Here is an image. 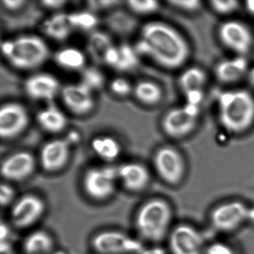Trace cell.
Masks as SVG:
<instances>
[{"instance_id": "cell-1", "label": "cell", "mask_w": 254, "mask_h": 254, "mask_svg": "<svg viewBox=\"0 0 254 254\" xmlns=\"http://www.w3.org/2000/svg\"><path fill=\"white\" fill-rule=\"evenodd\" d=\"M134 49L139 57L148 58L168 69L184 66L190 56V45L184 35L160 21L149 22L142 27Z\"/></svg>"}, {"instance_id": "cell-2", "label": "cell", "mask_w": 254, "mask_h": 254, "mask_svg": "<svg viewBox=\"0 0 254 254\" xmlns=\"http://www.w3.org/2000/svg\"><path fill=\"white\" fill-rule=\"evenodd\" d=\"M218 118L221 127L233 134H240L254 124V94L246 89L222 92L217 101Z\"/></svg>"}, {"instance_id": "cell-3", "label": "cell", "mask_w": 254, "mask_h": 254, "mask_svg": "<svg viewBox=\"0 0 254 254\" xmlns=\"http://www.w3.org/2000/svg\"><path fill=\"white\" fill-rule=\"evenodd\" d=\"M172 219L169 203L161 198L144 202L135 215V227L139 236L148 242H161L169 234Z\"/></svg>"}, {"instance_id": "cell-4", "label": "cell", "mask_w": 254, "mask_h": 254, "mask_svg": "<svg viewBox=\"0 0 254 254\" xmlns=\"http://www.w3.org/2000/svg\"><path fill=\"white\" fill-rule=\"evenodd\" d=\"M2 53L11 66L22 70H31L45 63L50 50L40 37L23 35L2 42Z\"/></svg>"}, {"instance_id": "cell-5", "label": "cell", "mask_w": 254, "mask_h": 254, "mask_svg": "<svg viewBox=\"0 0 254 254\" xmlns=\"http://www.w3.org/2000/svg\"><path fill=\"white\" fill-rule=\"evenodd\" d=\"M200 117V105L186 102L166 113L162 120V128L169 137L181 139L195 129Z\"/></svg>"}, {"instance_id": "cell-6", "label": "cell", "mask_w": 254, "mask_h": 254, "mask_svg": "<svg viewBox=\"0 0 254 254\" xmlns=\"http://www.w3.org/2000/svg\"><path fill=\"white\" fill-rule=\"evenodd\" d=\"M118 180L117 168H90L86 171L83 177V190L92 200L104 201L114 195Z\"/></svg>"}, {"instance_id": "cell-7", "label": "cell", "mask_w": 254, "mask_h": 254, "mask_svg": "<svg viewBox=\"0 0 254 254\" xmlns=\"http://www.w3.org/2000/svg\"><path fill=\"white\" fill-rule=\"evenodd\" d=\"M91 247L98 254H139L144 249L139 239L119 230H104L95 234Z\"/></svg>"}, {"instance_id": "cell-8", "label": "cell", "mask_w": 254, "mask_h": 254, "mask_svg": "<svg viewBox=\"0 0 254 254\" xmlns=\"http://www.w3.org/2000/svg\"><path fill=\"white\" fill-rule=\"evenodd\" d=\"M218 36L221 44L234 56L246 57L254 46L252 32L240 20H228L221 23L218 29Z\"/></svg>"}, {"instance_id": "cell-9", "label": "cell", "mask_w": 254, "mask_h": 254, "mask_svg": "<svg viewBox=\"0 0 254 254\" xmlns=\"http://www.w3.org/2000/svg\"><path fill=\"white\" fill-rule=\"evenodd\" d=\"M46 209L45 201L41 196L28 193L20 196L11 205L10 219L16 228H29L42 218Z\"/></svg>"}, {"instance_id": "cell-10", "label": "cell", "mask_w": 254, "mask_h": 254, "mask_svg": "<svg viewBox=\"0 0 254 254\" xmlns=\"http://www.w3.org/2000/svg\"><path fill=\"white\" fill-rule=\"evenodd\" d=\"M154 166L158 176L169 185H176L185 174V163L181 153L173 147L159 148L154 156Z\"/></svg>"}, {"instance_id": "cell-11", "label": "cell", "mask_w": 254, "mask_h": 254, "mask_svg": "<svg viewBox=\"0 0 254 254\" xmlns=\"http://www.w3.org/2000/svg\"><path fill=\"white\" fill-rule=\"evenodd\" d=\"M251 208L240 201H230L217 206L211 214V223L215 230L230 232L246 221H251Z\"/></svg>"}, {"instance_id": "cell-12", "label": "cell", "mask_w": 254, "mask_h": 254, "mask_svg": "<svg viewBox=\"0 0 254 254\" xmlns=\"http://www.w3.org/2000/svg\"><path fill=\"white\" fill-rule=\"evenodd\" d=\"M29 123L26 108L18 102L3 104L0 108V136L2 139H10L21 134Z\"/></svg>"}, {"instance_id": "cell-13", "label": "cell", "mask_w": 254, "mask_h": 254, "mask_svg": "<svg viewBox=\"0 0 254 254\" xmlns=\"http://www.w3.org/2000/svg\"><path fill=\"white\" fill-rule=\"evenodd\" d=\"M73 145L67 136L46 142L40 153L39 161L42 169L49 173L62 170L69 161Z\"/></svg>"}, {"instance_id": "cell-14", "label": "cell", "mask_w": 254, "mask_h": 254, "mask_svg": "<svg viewBox=\"0 0 254 254\" xmlns=\"http://www.w3.org/2000/svg\"><path fill=\"white\" fill-rule=\"evenodd\" d=\"M203 239L198 230L187 224L177 226L169 235L172 254H203Z\"/></svg>"}, {"instance_id": "cell-15", "label": "cell", "mask_w": 254, "mask_h": 254, "mask_svg": "<svg viewBox=\"0 0 254 254\" xmlns=\"http://www.w3.org/2000/svg\"><path fill=\"white\" fill-rule=\"evenodd\" d=\"M35 156L27 151L13 153L1 164V175L8 181H23L33 175L36 169Z\"/></svg>"}, {"instance_id": "cell-16", "label": "cell", "mask_w": 254, "mask_h": 254, "mask_svg": "<svg viewBox=\"0 0 254 254\" xmlns=\"http://www.w3.org/2000/svg\"><path fill=\"white\" fill-rule=\"evenodd\" d=\"M61 96L66 108L75 115L89 114L95 107L93 92L81 82L65 86L61 90Z\"/></svg>"}, {"instance_id": "cell-17", "label": "cell", "mask_w": 254, "mask_h": 254, "mask_svg": "<svg viewBox=\"0 0 254 254\" xmlns=\"http://www.w3.org/2000/svg\"><path fill=\"white\" fill-rule=\"evenodd\" d=\"M207 84L206 72L198 66H190L184 69L178 78L180 90L186 98V102L200 105L203 92Z\"/></svg>"}, {"instance_id": "cell-18", "label": "cell", "mask_w": 254, "mask_h": 254, "mask_svg": "<svg viewBox=\"0 0 254 254\" xmlns=\"http://www.w3.org/2000/svg\"><path fill=\"white\" fill-rule=\"evenodd\" d=\"M24 90L31 99L51 102L62 89L56 77L41 72L34 74L26 80Z\"/></svg>"}, {"instance_id": "cell-19", "label": "cell", "mask_w": 254, "mask_h": 254, "mask_svg": "<svg viewBox=\"0 0 254 254\" xmlns=\"http://www.w3.org/2000/svg\"><path fill=\"white\" fill-rule=\"evenodd\" d=\"M118 170V179L127 191L140 192L149 185L151 174L145 165L136 162L124 163Z\"/></svg>"}, {"instance_id": "cell-20", "label": "cell", "mask_w": 254, "mask_h": 254, "mask_svg": "<svg viewBox=\"0 0 254 254\" xmlns=\"http://www.w3.org/2000/svg\"><path fill=\"white\" fill-rule=\"evenodd\" d=\"M250 69L246 58L234 56L220 61L215 65L214 73L221 84H236L244 78H247Z\"/></svg>"}, {"instance_id": "cell-21", "label": "cell", "mask_w": 254, "mask_h": 254, "mask_svg": "<svg viewBox=\"0 0 254 254\" xmlns=\"http://www.w3.org/2000/svg\"><path fill=\"white\" fill-rule=\"evenodd\" d=\"M37 121L44 130L50 133H59L64 130L67 125V119L63 111L53 104H50L38 113Z\"/></svg>"}, {"instance_id": "cell-22", "label": "cell", "mask_w": 254, "mask_h": 254, "mask_svg": "<svg viewBox=\"0 0 254 254\" xmlns=\"http://www.w3.org/2000/svg\"><path fill=\"white\" fill-rule=\"evenodd\" d=\"M72 28L68 20V14L58 13L46 19L42 23V31L47 37L62 41L70 35Z\"/></svg>"}, {"instance_id": "cell-23", "label": "cell", "mask_w": 254, "mask_h": 254, "mask_svg": "<svg viewBox=\"0 0 254 254\" xmlns=\"http://www.w3.org/2000/svg\"><path fill=\"white\" fill-rule=\"evenodd\" d=\"M55 241L45 230H35L29 233L23 241V251L26 254H47L53 251Z\"/></svg>"}, {"instance_id": "cell-24", "label": "cell", "mask_w": 254, "mask_h": 254, "mask_svg": "<svg viewBox=\"0 0 254 254\" xmlns=\"http://www.w3.org/2000/svg\"><path fill=\"white\" fill-rule=\"evenodd\" d=\"M91 148L98 157L107 162L117 160L122 151L121 145L119 141L106 135L93 138L91 141Z\"/></svg>"}, {"instance_id": "cell-25", "label": "cell", "mask_w": 254, "mask_h": 254, "mask_svg": "<svg viewBox=\"0 0 254 254\" xmlns=\"http://www.w3.org/2000/svg\"><path fill=\"white\" fill-rule=\"evenodd\" d=\"M133 94L138 102L148 106H153L161 101L163 90L154 81L142 80L133 86Z\"/></svg>"}, {"instance_id": "cell-26", "label": "cell", "mask_w": 254, "mask_h": 254, "mask_svg": "<svg viewBox=\"0 0 254 254\" xmlns=\"http://www.w3.org/2000/svg\"><path fill=\"white\" fill-rule=\"evenodd\" d=\"M55 61L61 67L68 70L84 69L86 57L83 52L75 47H65L55 55Z\"/></svg>"}, {"instance_id": "cell-27", "label": "cell", "mask_w": 254, "mask_h": 254, "mask_svg": "<svg viewBox=\"0 0 254 254\" xmlns=\"http://www.w3.org/2000/svg\"><path fill=\"white\" fill-rule=\"evenodd\" d=\"M120 59L116 69L120 72H127L137 66L139 64V55L135 50L134 47L124 44L119 46Z\"/></svg>"}, {"instance_id": "cell-28", "label": "cell", "mask_w": 254, "mask_h": 254, "mask_svg": "<svg viewBox=\"0 0 254 254\" xmlns=\"http://www.w3.org/2000/svg\"><path fill=\"white\" fill-rule=\"evenodd\" d=\"M68 20L72 29L78 30L90 31L94 29L98 24V18L90 11H75L68 14Z\"/></svg>"}, {"instance_id": "cell-29", "label": "cell", "mask_w": 254, "mask_h": 254, "mask_svg": "<svg viewBox=\"0 0 254 254\" xmlns=\"http://www.w3.org/2000/svg\"><path fill=\"white\" fill-rule=\"evenodd\" d=\"M112 45L111 38L105 32H93L89 38V52L90 55L96 59H100L102 60L105 52Z\"/></svg>"}, {"instance_id": "cell-30", "label": "cell", "mask_w": 254, "mask_h": 254, "mask_svg": "<svg viewBox=\"0 0 254 254\" xmlns=\"http://www.w3.org/2000/svg\"><path fill=\"white\" fill-rule=\"evenodd\" d=\"M81 81L87 88L92 91L99 90L105 84V76L102 71L94 66L84 68L81 71Z\"/></svg>"}, {"instance_id": "cell-31", "label": "cell", "mask_w": 254, "mask_h": 254, "mask_svg": "<svg viewBox=\"0 0 254 254\" xmlns=\"http://www.w3.org/2000/svg\"><path fill=\"white\" fill-rule=\"evenodd\" d=\"M127 7L135 14L147 15L156 12L160 4L154 0H131L127 2Z\"/></svg>"}, {"instance_id": "cell-32", "label": "cell", "mask_w": 254, "mask_h": 254, "mask_svg": "<svg viewBox=\"0 0 254 254\" xmlns=\"http://www.w3.org/2000/svg\"><path fill=\"white\" fill-rule=\"evenodd\" d=\"M210 7L219 15L230 16L239 9V2L233 0H215L210 2Z\"/></svg>"}, {"instance_id": "cell-33", "label": "cell", "mask_w": 254, "mask_h": 254, "mask_svg": "<svg viewBox=\"0 0 254 254\" xmlns=\"http://www.w3.org/2000/svg\"><path fill=\"white\" fill-rule=\"evenodd\" d=\"M110 88L114 94L118 96H127L133 93V86L130 81L123 77H117L111 81Z\"/></svg>"}, {"instance_id": "cell-34", "label": "cell", "mask_w": 254, "mask_h": 254, "mask_svg": "<svg viewBox=\"0 0 254 254\" xmlns=\"http://www.w3.org/2000/svg\"><path fill=\"white\" fill-rule=\"evenodd\" d=\"M15 190L8 184H2L0 187V203L2 207L12 205L15 201Z\"/></svg>"}, {"instance_id": "cell-35", "label": "cell", "mask_w": 254, "mask_h": 254, "mask_svg": "<svg viewBox=\"0 0 254 254\" xmlns=\"http://www.w3.org/2000/svg\"><path fill=\"white\" fill-rule=\"evenodd\" d=\"M169 4L174 8L184 11V12L194 13L201 8V2L196 0H187V1H170Z\"/></svg>"}, {"instance_id": "cell-36", "label": "cell", "mask_w": 254, "mask_h": 254, "mask_svg": "<svg viewBox=\"0 0 254 254\" xmlns=\"http://www.w3.org/2000/svg\"><path fill=\"white\" fill-rule=\"evenodd\" d=\"M120 59V50L119 47L112 45L110 47L104 54L102 60L108 66L116 69Z\"/></svg>"}, {"instance_id": "cell-37", "label": "cell", "mask_w": 254, "mask_h": 254, "mask_svg": "<svg viewBox=\"0 0 254 254\" xmlns=\"http://www.w3.org/2000/svg\"><path fill=\"white\" fill-rule=\"evenodd\" d=\"M204 253L205 254H235L229 245L221 242H215L209 245Z\"/></svg>"}, {"instance_id": "cell-38", "label": "cell", "mask_w": 254, "mask_h": 254, "mask_svg": "<svg viewBox=\"0 0 254 254\" xmlns=\"http://www.w3.org/2000/svg\"><path fill=\"white\" fill-rule=\"evenodd\" d=\"M26 2L23 0H3L2 4L6 9L9 11H17L25 5Z\"/></svg>"}, {"instance_id": "cell-39", "label": "cell", "mask_w": 254, "mask_h": 254, "mask_svg": "<svg viewBox=\"0 0 254 254\" xmlns=\"http://www.w3.org/2000/svg\"><path fill=\"white\" fill-rule=\"evenodd\" d=\"M43 6L45 8H50V9H59L64 6V5L66 4L65 1H61V0H54V1H50V0H47V1H43L41 2Z\"/></svg>"}, {"instance_id": "cell-40", "label": "cell", "mask_w": 254, "mask_h": 254, "mask_svg": "<svg viewBox=\"0 0 254 254\" xmlns=\"http://www.w3.org/2000/svg\"><path fill=\"white\" fill-rule=\"evenodd\" d=\"M139 254H167V253L161 247L154 246L146 249L144 248Z\"/></svg>"}, {"instance_id": "cell-41", "label": "cell", "mask_w": 254, "mask_h": 254, "mask_svg": "<svg viewBox=\"0 0 254 254\" xmlns=\"http://www.w3.org/2000/svg\"><path fill=\"white\" fill-rule=\"evenodd\" d=\"M0 232H1V233H0V239H1V242L7 241L8 236H9L10 230L8 226H7L6 224H4L3 222H2V224H1Z\"/></svg>"}, {"instance_id": "cell-42", "label": "cell", "mask_w": 254, "mask_h": 254, "mask_svg": "<svg viewBox=\"0 0 254 254\" xmlns=\"http://www.w3.org/2000/svg\"><path fill=\"white\" fill-rule=\"evenodd\" d=\"M246 79L248 84H249L250 87L254 91V66L251 67V69H250Z\"/></svg>"}, {"instance_id": "cell-43", "label": "cell", "mask_w": 254, "mask_h": 254, "mask_svg": "<svg viewBox=\"0 0 254 254\" xmlns=\"http://www.w3.org/2000/svg\"><path fill=\"white\" fill-rule=\"evenodd\" d=\"M245 7H246L250 14L254 15V1H250V2H246V6Z\"/></svg>"}, {"instance_id": "cell-44", "label": "cell", "mask_w": 254, "mask_h": 254, "mask_svg": "<svg viewBox=\"0 0 254 254\" xmlns=\"http://www.w3.org/2000/svg\"></svg>"}]
</instances>
